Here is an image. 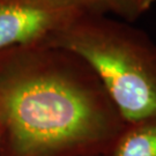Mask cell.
Listing matches in <instances>:
<instances>
[{
	"label": "cell",
	"mask_w": 156,
	"mask_h": 156,
	"mask_svg": "<svg viewBox=\"0 0 156 156\" xmlns=\"http://www.w3.org/2000/svg\"><path fill=\"white\" fill-rule=\"evenodd\" d=\"M0 110L23 154H39L91 142L116 111L90 67L79 58L68 69L33 68L11 79Z\"/></svg>",
	"instance_id": "6da1fadb"
},
{
	"label": "cell",
	"mask_w": 156,
	"mask_h": 156,
	"mask_svg": "<svg viewBox=\"0 0 156 156\" xmlns=\"http://www.w3.org/2000/svg\"><path fill=\"white\" fill-rule=\"evenodd\" d=\"M55 36L56 48L90 67L125 120L135 125L156 118V45L144 31L87 12Z\"/></svg>",
	"instance_id": "7a4b0ae2"
},
{
	"label": "cell",
	"mask_w": 156,
	"mask_h": 156,
	"mask_svg": "<svg viewBox=\"0 0 156 156\" xmlns=\"http://www.w3.org/2000/svg\"><path fill=\"white\" fill-rule=\"evenodd\" d=\"M87 11L69 0H7L0 4V50L56 34Z\"/></svg>",
	"instance_id": "3957f363"
},
{
	"label": "cell",
	"mask_w": 156,
	"mask_h": 156,
	"mask_svg": "<svg viewBox=\"0 0 156 156\" xmlns=\"http://www.w3.org/2000/svg\"><path fill=\"white\" fill-rule=\"evenodd\" d=\"M113 156H156V118L135 124L119 140Z\"/></svg>",
	"instance_id": "277c9868"
},
{
	"label": "cell",
	"mask_w": 156,
	"mask_h": 156,
	"mask_svg": "<svg viewBox=\"0 0 156 156\" xmlns=\"http://www.w3.org/2000/svg\"><path fill=\"white\" fill-rule=\"evenodd\" d=\"M82 9L98 14H113L124 21L133 22L141 15L136 0H69Z\"/></svg>",
	"instance_id": "5b68a950"
},
{
	"label": "cell",
	"mask_w": 156,
	"mask_h": 156,
	"mask_svg": "<svg viewBox=\"0 0 156 156\" xmlns=\"http://www.w3.org/2000/svg\"><path fill=\"white\" fill-rule=\"evenodd\" d=\"M136 4L139 7V11L142 14L146 11H148L154 4H156V0H136Z\"/></svg>",
	"instance_id": "8992f818"
}]
</instances>
